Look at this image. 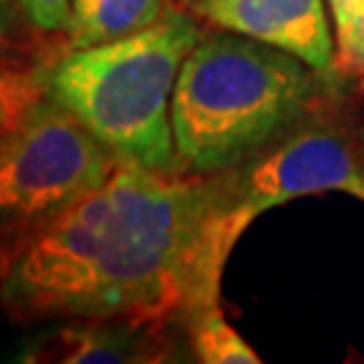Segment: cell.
I'll use <instances>...</instances> for the list:
<instances>
[{
    "label": "cell",
    "instance_id": "obj_1",
    "mask_svg": "<svg viewBox=\"0 0 364 364\" xmlns=\"http://www.w3.org/2000/svg\"><path fill=\"white\" fill-rule=\"evenodd\" d=\"M243 232L227 173L119 162L76 205L3 227L0 308L19 324L132 318L183 329L219 305L224 264Z\"/></svg>",
    "mask_w": 364,
    "mask_h": 364
},
{
    "label": "cell",
    "instance_id": "obj_2",
    "mask_svg": "<svg viewBox=\"0 0 364 364\" xmlns=\"http://www.w3.org/2000/svg\"><path fill=\"white\" fill-rule=\"evenodd\" d=\"M318 70L230 30L203 33L173 92L176 170L216 176L297 130L321 97Z\"/></svg>",
    "mask_w": 364,
    "mask_h": 364
},
{
    "label": "cell",
    "instance_id": "obj_3",
    "mask_svg": "<svg viewBox=\"0 0 364 364\" xmlns=\"http://www.w3.org/2000/svg\"><path fill=\"white\" fill-rule=\"evenodd\" d=\"M200 38L203 22L173 6L156 25L127 38L63 52L43 73V84L119 162L178 173L173 92L183 60Z\"/></svg>",
    "mask_w": 364,
    "mask_h": 364
},
{
    "label": "cell",
    "instance_id": "obj_4",
    "mask_svg": "<svg viewBox=\"0 0 364 364\" xmlns=\"http://www.w3.org/2000/svg\"><path fill=\"white\" fill-rule=\"evenodd\" d=\"M114 151L49 92L0 132V219L25 227L76 205L117 170Z\"/></svg>",
    "mask_w": 364,
    "mask_h": 364
},
{
    "label": "cell",
    "instance_id": "obj_5",
    "mask_svg": "<svg viewBox=\"0 0 364 364\" xmlns=\"http://www.w3.org/2000/svg\"><path fill=\"white\" fill-rule=\"evenodd\" d=\"M237 221L248 224L264 210L297 197L346 192L364 203V149L326 130H299L227 170Z\"/></svg>",
    "mask_w": 364,
    "mask_h": 364
},
{
    "label": "cell",
    "instance_id": "obj_6",
    "mask_svg": "<svg viewBox=\"0 0 364 364\" xmlns=\"http://www.w3.org/2000/svg\"><path fill=\"white\" fill-rule=\"evenodd\" d=\"M326 9V0H189L203 25L294 54L324 76L335 73V27Z\"/></svg>",
    "mask_w": 364,
    "mask_h": 364
},
{
    "label": "cell",
    "instance_id": "obj_7",
    "mask_svg": "<svg viewBox=\"0 0 364 364\" xmlns=\"http://www.w3.org/2000/svg\"><path fill=\"white\" fill-rule=\"evenodd\" d=\"M170 329L132 318H65V324L33 335L16 359L30 364L173 362Z\"/></svg>",
    "mask_w": 364,
    "mask_h": 364
},
{
    "label": "cell",
    "instance_id": "obj_8",
    "mask_svg": "<svg viewBox=\"0 0 364 364\" xmlns=\"http://www.w3.org/2000/svg\"><path fill=\"white\" fill-rule=\"evenodd\" d=\"M173 9V0H70L65 52L127 38L156 25Z\"/></svg>",
    "mask_w": 364,
    "mask_h": 364
},
{
    "label": "cell",
    "instance_id": "obj_9",
    "mask_svg": "<svg viewBox=\"0 0 364 364\" xmlns=\"http://www.w3.org/2000/svg\"><path fill=\"white\" fill-rule=\"evenodd\" d=\"M186 340H189V351L195 353L197 362L203 364H259V353L240 338V332L235 329L224 313L221 305H210L205 311H200L183 326Z\"/></svg>",
    "mask_w": 364,
    "mask_h": 364
},
{
    "label": "cell",
    "instance_id": "obj_10",
    "mask_svg": "<svg viewBox=\"0 0 364 364\" xmlns=\"http://www.w3.org/2000/svg\"><path fill=\"white\" fill-rule=\"evenodd\" d=\"M43 92H46V84H43V73L38 70L22 68L11 78H6L0 84V132L14 124L30 105L38 103Z\"/></svg>",
    "mask_w": 364,
    "mask_h": 364
},
{
    "label": "cell",
    "instance_id": "obj_11",
    "mask_svg": "<svg viewBox=\"0 0 364 364\" xmlns=\"http://www.w3.org/2000/svg\"><path fill=\"white\" fill-rule=\"evenodd\" d=\"M335 22V73L364 81V9Z\"/></svg>",
    "mask_w": 364,
    "mask_h": 364
},
{
    "label": "cell",
    "instance_id": "obj_12",
    "mask_svg": "<svg viewBox=\"0 0 364 364\" xmlns=\"http://www.w3.org/2000/svg\"><path fill=\"white\" fill-rule=\"evenodd\" d=\"M16 6L41 33H63L70 19V0H16Z\"/></svg>",
    "mask_w": 364,
    "mask_h": 364
},
{
    "label": "cell",
    "instance_id": "obj_13",
    "mask_svg": "<svg viewBox=\"0 0 364 364\" xmlns=\"http://www.w3.org/2000/svg\"><path fill=\"white\" fill-rule=\"evenodd\" d=\"M329 11H332V19H340V16H351V14H359L364 9V0H326Z\"/></svg>",
    "mask_w": 364,
    "mask_h": 364
},
{
    "label": "cell",
    "instance_id": "obj_14",
    "mask_svg": "<svg viewBox=\"0 0 364 364\" xmlns=\"http://www.w3.org/2000/svg\"><path fill=\"white\" fill-rule=\"evenodd\" d=\"M25 65H19V63H9V60H0V84L6 81V78H11L16 70H22Z\"/></svg>",
    "mask_w": 364,
    "mask_h": 364
},
{
    "label": "cell",
    "instance_id": "obj_15",
    "mask_svg": "<svg viewBox=\"0 0 364 364\" xmlns=\"http://www.w3.org/2000/svg\"><path fill=\"white\" fill-rule=\"evenodd\" d=\"M9 3H11V0H0V19H3L6 11H9Z\"/></svg>",
    "mask_w": 364,
    "mask_h": 364
},
{
    "label": "cell",
    "instance_id": "obj_16",
    "mask_svg": "<svg viewBox=\"0 0 364 364\" xmlns=\"http://www.w3.org/2000/svg\"><path fill=\"white\" fill-rule=\"evenodd\" d=\"M359 144H362V149H364V127H362V135H359Z\"/></svg>",
    "mask_w": 364,
    "mask_h": 364
},
{
    "label": "cell",
    "instance_id": "obj_17",
    "mask_svg": "<svg viewBox=\"0 0 364 364\" xmlns=\"http://www.w3.org/2000/svg\"><path fill=\"white\" fill-rule=\"evenodd\" d=\"M0 43H3V27H0Z\"/></svg>",
    "mask_w": 364,
    "mask_h": 364
}]
</instances>
